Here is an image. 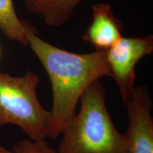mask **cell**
I'll use <instances>...</instances> for the list:
<instances>
[{
	"label": "cell",
	"mask_w": 153,
	"mask_h": 153,
	"mask_svg": "<svg viewBox=\"0 0 153 153\" xmlns=\"http://www.w3.org/2000/svg\"><path fill=\"white\" fill-rule=\"evenodd\" d=\"M28 46L35 53L51 81L53 104L50 111L49 138L61 135L76 114L82 94L91 84L111 76L106 51L74 53L48 43L24 20Z\"/></svg>",
	"instance_id": "cell-1"
},
{
	"label": "cell",
	"mask_w": 153,
	"mask_h": 153,
	"mask_svg": "<svg viewBox=\"0 0 153 153\" xmlns=\"http://www.w3.org/2000/svg\"><path fill=\"white\" fill-rule=\"evenodd\" d=\"M106 95L100 79L87 88L79 112L62 131L58 153H128L125 135L107 109Z\"/></svg>",
	"instance_id": "cell-2"
},
{
	"label": "cell",
	"mask_w": 153,
	"mask_h": 153,
	"mask_svg": "<svg viewBox=\"0 0 153 153\" xmlns=\"http://www.w3.org/2000/svg\"><path fill=\"white\" fill-rule=\"evenodd\" d=\"M39 82L30 70L22 76L0 72V126H16L35 141L49 138L50 111L38 99Z\"/></svg>",
	"instance_id": "cell-3"
},
{
	"label": "cell",
	"mask_w": 153,
	"mask_h": 153,
	"mask_svg": "<svg viewBox=\"0 0 153 153\" xmlns=\"http://www.w3.org/2000/svg\"><path fill=\"white\" fill-rule=\"evenodd\" d=\"M105 51L111 75L117 84L125 106L135 87L136 65L143 57L153 52V36H122L117 43Z\"/></svg>",
	"instance_id": "cell-4"
},
{
	"label": "cell",
	"mask_w": 153,
	"mask_h": 153,
	"mask_svg": "<svg viewBox=\"0 0 153 153\" xmlns=\"http://www.w3.org/2000/svg\"><path fill=\"white\" fill-rule=\"evenodd\" d=\"M125 106L128 153H153V103L146 86L135 87Z\"/></svg>",
	"instance_id": "cell-5"
},
{
	"label": "cell",
	"mask_w": 153,
	"mask_h": 153,
	"mask_svg": "<svg viewBox=\"0 0 153 153\" xmlns=\"http://www.w3.org/2000/svg\"><path fill=\"white\" fill-rule=\"evenodd\" d=\"M92 21L82 36L95 51H105L122 37V22L114 16L111 7L106 3H97L91 7Z\"/></svg>",
	"instance_id": "cell-6"
},
{
	"label": "cell",
	"mask_w": 153,
	"mask_h": 153,
	"mask_svg": "<svg viewBox=\"0 0 153 153\" xmlns=\"http://www.w3.org/2000/svg\"><path fill=\"white\" fill-rule=\"evenodd\" d=\"M83 0H24L28 12L43 19L50 26L59 27L70 20Z\"/></svg>",
	"instance_id": "cell-7"
},
{
	"label": "cell",
	"mask_w": 153,
	"mask_h": 153,
	"mask_svg": "<svg viewBox=\"0 0 153 153\" xmlns=\"http://www.w3.org/2000/svg\"><path fill=\"white\" fill-rule=\"evenodd\" d=\"M0 30L11 41L28 45L24 20L17 16L12 0H0Z\"/></svg>",
	"instance_id": "cell-8"
},
{
	"label": "cell",
	"mask_w": 153,
	"mask_h": 153,
	"mask_svg": "<svg viewBox=\"0 0 153 153\" xmlns=\"http://www.w3.org/2000/svg\"><path fill=\"white\" fill-rule=\"evenodd\" d=\"M11 153H57L52 147L42 140H32L28 138L17 141L13 145Z\"/></svg>",
	"instance_id": "cell-9"
},
{
	"label": "cell",
	"mask_w": 153,
	"mask_h": 153,
	"mask_svg": "<svg viewBox=\"0 0 153 153\" xmlns=\"http://www.w3.org/2000/svg\"><path fill=\"white\" fill-rule=\"evenodd\" d=\"M0 153H11V152L5 148H4V147L0 146Z\"/></svg>",
	"instance_id": "cell-10"
},
{
	"label": "cell",
	"mask_w": 153,
	"mask_h": 153,
	"mask_svg": "<svg viewBox=\"0 0 153 153\" xmlns=\"http://www.w3.org/2000/svg\"><path fill=\"white\" fill-rule=\"evenodd\" d=\"M1 48H0V58H1Z\"/></svg>",
	"instance_id": "cell-11"
}]
</instances>
